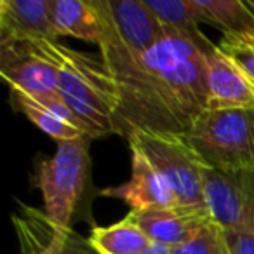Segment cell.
Listing matches in <instances>:
<instances>
[{
	"label": "cell",
	"mask_w": 254,
	"mask_h": 254,
	"mask_svg": "<svg viewBox=\"0 0 254 254\" xmlns=\"http://www.w3.org/2000/svg\"><path fill=\"white\" fill-rule=\"evenodd\" d=\"M138 254H173V247H167V246H164V244L150 242L148 246Z\"/></svg>",
	"instance_id": "7402d4cb"
},
{
	"label": "cell",
	"mask_w": 254,
	"mask_h": 254,
	"mask_svg": "<svg viewBox=\"0 0 254 254\" xmlns=\"http://www.w3.org/2000/svg\"><path fill=\"white\" fill-rule=\"evenodd\" d=\"M89 143V136L60 143L56 153L42 160L37 169L35 185L42 191L44 212L60 226L70 228L71 216L84 191Z\"/></svg>",
	"instance_id": "8992f818"
},
{
	"label": "cell",
	"mask_w": 254,
	"mask_h": 254,
	"mask_svg": "<svg viewBox=\"0 0 254 254\" xmlns=\"http://www.w3.org/2000/svg\"><path fill=\"white\" fill-rule=\"evenodd\" d=\"M58 40L51 0H2L0 40Z\"/></svg>",
	"instance_id": "4fadbf2b"
},
{
	"label": "cell",
	"mask_w": 254,
	"mask_h": 254,
	"mask_svg": "<svg viewBox=\"0 0 254 254\" xmlns=\"http://www.w3.org/2000/svg\"><path fill=\"white\" fill-rule=\"evenodd\" d=\"M202 53L205 60L207 110L254 108V85L242 70L216 44Z\"/></svg>",
	"instance_id": "30bf717a"
},
{
	"label": "cell",
	"mask_w": 254,
	"mask_h": 254,
	"mask_svg": "<svg viewBox=\"0 0 254 254\" xmlns=\"http://www.w3.org/2000/svg\"><path fill=\"white\" fill-rule=\"evenodd\" d=\"M101 19V54H143L166 37L143 0H92Z\"/></svg>",
	"instance_id": "52a82bcc"
},
{
	"label": "cell",
	"mask_w": 254,
	"mask_h": 254,
	"mask_svg": "<svg viewBox=\"0 0 254 254\" xmlns=\"http://www.w3.org/2000/svg\"><path fill=\"white\" fill-rule=\"evenodd\" d=\"M87 239L99 254H138L152 242L138 225L127 218L105 228L94 226Z\"/></svg>",
	"instance_id": "e0dca14e"
},
{
	"label": "cell",
	"mask_w": 254,
	"mask_h": 254,
	"mask_svg": "<svg viewBox=\"0 0 254 254\" xmlns=\"http://www.w3.org/2000/svg\"><path fill=\"white\" fill-rule=\"evenodd\" d=\"M117 84L115 134L136 131L185 138L207 110L204 53L166 35L143 54H101Z\"/></svg>",
	"instance_id": "6da1fadb"
},
{
	"label": "cell",
	"mask_w": 254,
	"mask_h": 254,
	"mask_svg": "<svg viewBox=\"0 0 254 254\" xmlns=\"http://www.w3.org/2000/svg\"><path fill=\"white\" fill-rule=\"evenodd\" d=\"M218 49L230 58L254 85V35H223Z\"/></svg>",
	"instance_id": "ffe728a7"
},
{
	"label": "cell",
	"mask_w": 254,
	"mask_h": 254,
	"mask_svg": "<svg viewBox=\"0 0 254 254\" xmlns=\"http://www.w3.org/2000/svg\"><path fill=\"white\" fill-rule=\"evenodd\" d=\"M14 230L26 254H99L84 239L66 226H60L47 218L44 211L21 205L18 214H12Z\"/></svg>",
	"instance_id": "9c48e42d"
},
{
	"label": "cell",
	"mask_w": 254,
	"mask_h": 254,
	"mask_svg": "<svg viewBox=\"0 0 254 254\" xmlns=\"http://www.w3.org/2000/svg\"><path fill=\"white\" fill-rule=\"evenodd\" d=\"M225 239L232 254H254V232L225 230Z\"/></svg>",
	"instance_id": "44dd1931"
},
{
	"label": "cell",
	"mask_w": 254,
	"mask_h": 254,
	"mask_svg": "<svg viewBox=\"0 0 254 254\" xmlns=\"http://www.w3.org/2000/svg\"><path fill=\"white\" fill-rule=\"evenodd\" d=\"M146 233L152 242L178 247L190 242L207 223L212 221L207 207H166L131 211L126 216Z\"/></svg>",
	"instance_id": "8fae6325"
},
{
	"label": "cell",
	"mask_w": 254,
	"mask_h": 254,
	"mask_svg": "<svg viewBox=\"0 0 254 254\" xmlns=\"http://www.w3.org/2000/svg\"><path fill=\"white\" fill-rule=\"evenodd\" d=\"M12 96V105L23 112L40 131H44L47 136H51L56 141H73V139L84 138L87 136L84 131H80L77 126H73L71 122H68L66 119L60 117L58 113H54L51 108L44 106L42 103H39L37 99H33L32 96L23 94L19 91H11Z\"/></svg>",
	"instance_id": "ac0fdd59"
},
{
	"label": "cell",
	"mask_w": 254,
	"mask_h": 254,
	"mask_svg": "<svg viewBox=\"0 0 254 254\" xmlns=\"http://www.w3.org/2000/svg\"><path fill=\"white\" fill-rule=\"evenodd\" d=\"M173 254H232L225 239V230L214 221L207 223L195 239L173 247Z\"/></svg>",
	"instance_id": "d6986e66"
},
{
	"label": "cell",
	"mask_w": 254,
	"mask_h": 254,
	"mask_svg": "<svg viewBox=\"0 0 254 254\" xmlns=\"http://www.w3.org/2000/svg\"><path fill=\"white\" fill-rule=\"evenodd\" d=\"M132 173L131 180L119 187H110L101 191V195L112 198H120L126 202L131 211H146V209H166L181 207L176 197L160 178V174L153 169L145 155L138 148H132Z\"/></svg>",
	"instance_id": "7c38bea8"
},
{
	"label": "cell",
	"mask_w": 254,
	"mask_h": 254,
	"mask_svg": "<svg viewBox=\"0 0 254 254\" xmlns=\"http://www.w3.org/2000/svg\"><path fill=\"white\" fill-rule=\"evenodd\" d=\"M185 141L207 169L254 171V108L205 110Z\"/></svg>",
	"instance_id": "3957f363"
},
{
	"label": "cell",
	"mask_w": 254,
	"mask_h": 254,
	"mask_svg": "<svg viewBox=\"0 0 254 254\" xmlns=\"http://www.w3.org/2000/svg\"><path fill=\"white\" fill-rule=\"evenodd\" d=\"M205 207L223 230L254 232V171L221 173L205 169Z\"/></svg>",
	"instance_id": "ba28073f"
},
{
	"label": "cell",
	"mask_w": 254,
	"mask_h": 254,
	"mask_svg": "<svg viewBox=\"0 0 254 254\" xmlns=\"http://www.w3.org/2000/svg\"><path fill=\"white\" fill-rule=\"evenodd\" d=\"M126 139L148 159L181 207H205L204 174L207 167L185 138L136 131Z\"/></svg>",
	"instance_id": "277c9868"
},
{
	"label": "cell",
	"mask_w": 254,
	"mask_h": 254,
	"mask_svg": "<svg viewBox=\"0 0 254 254\" xmlns=\"http://www.w3.org/2000/svg\"><path fill=\"white\" fill-rule=\"evenodd\" d=\"M247 2H249V5L253 7V11H254V0H247Z\"/></svg>",
	"instance_id": "603a6c76"
},
{
	"label": "cell",
	"mask_w": 254,
	"mask_h": 254,
	"mask_svg": "<svg viewBox=\"0 0 254 254\" xmlns=\"http://www.w3.org/2000/svg\"><path fill=\"white\" fill-rule=\"evenodd\" d=\"M51 14L60 37L101 44L103 26L92 0H51Z\"/></svg>",
	"instance_id": "5bb4252c"
},
{
	"label": "cell",
	"mask_w": 254,
	"mask_h": 254,
	"mask_svg": "<svg viewBox=\"0 0 254 254\" xmlns=\"http://www.w3.org/2000/svg\"><path fill=\"white\" fill-rule=\"evenodd\" d=\"M157 21L162 25L166 35L188 39L202 51L209 49L212 42L198 28V19L190 0H143Z\"/></svg>",
	"instance_id": "2e32d148"
},
{
	"label": "cell",
	"mask_w": 254,
	"mask_h": 254,
	"mask_svg": "<svg viewBox=\"0 0 254 254\" xmlns=\"http://www.w3.org/2000/svg\"><path fill=\"white\" fill-rule=\"evenodd\" d=\"M0 75L11 91L32 96L82 131L58 92V66L42 40H0Z\"/></svg>",
	"instance_id": "5b68a950"
},
{
	"label": "cell",
	"mask_w": 254,
	"mask_h": 254,
	"mask_svg": "<svg viewBox=\"0 0 254 254\" xmlns=\"http://www.w3.org/2000/svg\"><path fill=\"white\" fill-rule=\"evenodd\" d=\"M58 66V92L73 113L82 131L91 139L115 134L119 96L113 75L101 60L63 46L58 40H42Z\"/></svg>",
	"instance_id": "7a4b0ae2"
},
{
	"label": "cell",
	"mask_w": 254,
	"mask_h": 254,
	"mask_svg": "<svg viewBox=\"0 0 254 254\" xmlns=\"http://www.w3.org/2000/svg\"><path fill=\"white\" fill-rule=\"evenodd\" d=\"M200 23H209L223 35H254V11L244 0H190Z\"/></svg>",
	"instance_id": "9a60e30c"
}]
</instances>
